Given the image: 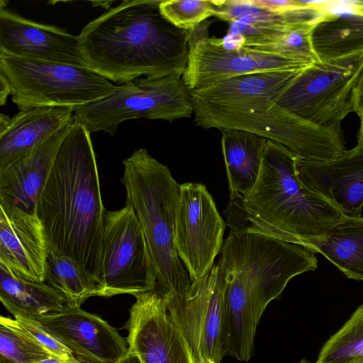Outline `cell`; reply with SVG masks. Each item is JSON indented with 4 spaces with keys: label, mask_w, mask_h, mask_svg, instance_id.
<instances>
[{
    "label": "cell",
    "mask_w": 363,
    "mask_h": 363,
    "mask_svg": "<svg viewBox=\"0 0 363 363\" xmlns=\"http://www.w3.org/2000/svg\"><path fill=\"white\" fill-rule=\"evenodd\" d=\"M352 112H354L359 119L357 146L363 149V69L352 90Z\"/></svg>",
    "instance_id": "cell-31"
},
{
    "label": "cell",
    "mask_w": 363,
    "mask_h": 363,
    "mask_svg": "<svg viewBox=\"0 0 363 363\" xmlns=\"http://www.w3.org/2000/svg\"><path fill=\"white\" fill-rule=\"evenodd\" d=\"M74 116L69 106H42L21 110L0 133V171L37 147Z\"/></svg>",
    "instance_id": "cell-19"
},
{
    "label": "cell",
    "mask_w": 363,
    "mask_h": 363,
    "mask_svg": "<svg viewBox=\"0 0 363 363\" xmlns=\"http://www.w3.org/2000/svg\"><path fill=\"white\" fill-rule=\"evenodd\" d=\"M267 95L216 106L191 101L194 121L205 128L249 131L277 142L307 161H328L345 150L340 127H324L290 113Z\"/></svg>",
    "instance_id": "cell-5"
},
{
    "label": "cell",
    "mask_w": 363,
    "mask_h": 363,
    "mask_svg": "<svg viewBox=\"0 0 363 363\" xmlns=\"http://www.w3.org/2000/svg\"><path fill=\"white\" fill-rule=\"evenodd\" d=\"M190 31L189 58L182 75L189 91L240 75L308 67L272 52L244 47L227 48L222 38L209 37L207 28L201 24Z\"/></svg>",
    "instance_id": "cell-12"
},
{
    "label": "cell",
    "mask_w": 363,
    "mask_h": 363,
    "mask_svg": "<svg viewBox=\"0 0 363 363\" xmlns=\"http://www.w3.org/2000/svg\"><path fill=\"white\" fill-rule=\"evenodd\" d=\"M0 72L10 83L19 110L42 106L73 108L104 98L116 89L86 67L19 57L0 52Z\"/></svg>",
    "instance_id": "cell-6"
},
{
    "label": "cell",
    "mask_w": 363,
    "mask_h": 363,
    "mask_svg": "<svg viewBox=\"0 0 363 363\" xmlns=\"http://www.w3.org/2000/svg\"><path fill=\"white\" fill-rule=\"evenodd\" d=\"M311 44L319 62L363 53V16L325 13L313 28Z\"/></svg>",
    "instance_id": "cell-23"
},
{
    "label": "cell",
    "mask_w": 363,
    "mask_h": 363,
    "mask_svg": "<svg viewBox=\"0 0 363 363\" xmlns=\"http://www.w3.org/2000/svg\"><path fill=\"white\" fill-rule=\"evenodd\" d=\"M225 227L203 184H179L174 243L191 281L202 277L214 266V259L223 248Z\"/></svg>",
    "instance_id": "cell-11"
},
{
    "label": "cell",
    "mask_w": 363,
    "mask_h": 363,
    "mask_svg": "<svg viewBox=\"0 0 363 363\" xmlns=\"http://www.w3.org/2000/svg\"><path fill=\"white\" fill-rule=\"evenodd\" d=\"M0 363H10V362H9L6 359L0 357Z\"/></svg>",
    "instance_id": "cell-38"
},
{
    "label": "cell",
    "mask_w": 363,
    "mask_h": 363,
    "mask_svg": "<svg viewBox=\"0 0 363 363\" xmlns=\"http://www.w3.org/2000/svg\"><path fill=\"white\" fill-rule=\"evenodd\" d=\"M73 116L43 143L0 171V206L35 214L38 201Z\"/></svg>",
    "instance_id": "cell-18"
},
{
    "label": "cell",
    "mask_w": 363,
    "mask_h": 363,
    "mask_svg": "<svg viewBox=\"0 0 363 363\" xmlns=\"http://www.w3.org/2000/svg\"><path fill=\"white\" fill-rule=\"evenodd\" d=\"M302 246L325 256L349 279L363 281V218L342 216L322 235Z\"/></svg>",
    "instance_id": "cell-21"
},
{
    "label": "cell",
    "mask_w": 363,
    "mask_h": 363,
    "mask_svg": "<svg viewBox=\"0 0 363 363\" xmlns=\"http://www.w3.org/2000/svg\"><path fill=\"white\" fill-rule=\"evenodd\" d=\"M296 157L284 145L267 139L257 180L240 200L248 223L243 226L301 245L324 234L343 215L302 183Z\"/></svg>",
    "instance_id": "cell-3"
},
{
    "label": "cell",
    "mask_w": 363,
    "mask_h": 363,
    "mask_svg": "<svg viewBox=\"0 0 363 363\" xmlns=\"http://www.w3.org/2000/svg\"><path fill=\"white\" fill-rule=\"evenodd\" d=\"M123 164L125 204L132 207L141 225L155 269L157 291L167 299L192 282L174 243L179 184L145 148L135 150Z\"/></svg>",
    "instance_id": "cell-4"
},
{
    "label": "cell",
    "mask_w": 363,
    "mask_h": 363,
    "mask_svg": "<svg viewBox=\"0 0 363 363\" xmlns=\"http://www.w3.org/2000/svg\"><path fill=\"white\" fill-rule=\"evenodd\" d=\"M38 363H83L74 357L69 358H62L57 357H50Z\"/></svg>",
    "instance_id": "cell-33"
},
{
    "label": "cell",
    "mask_w": 363,
    "mask_h": 363,
    "mask_svg": "<svg viewBox=\"0 0 363 363\" xmlns=\"http://www.w3.org/2000/svg\"><path fill=\"white\" fill-rule=\"evenodd\" d=\"M11 118L3 113L0 114V133L4 131L9 125Z\"/></svg>",
    "instance_id": "cell-35"
},
{
    "label": "cell",
    "mask_w": 363,
    "mask_h": 363,
    "mask_svg": "<svg viewBox=\"0 0 363 363\" xmlns=\"http://www.w3.org/2000/svg\"><path fill=\"white\" fill-rule=\"evenodd\" d=\"M194 108L182 76L141 77L117 86L111 94L74 108L77 121L90 133L113 136L119 125L132 119L172 122L190 118Z\"/></svg>",
    "instance_id": "cell-7"
},
{
    "label": "cell",
    "mask_w": 363,
    "mask_h": 363,
    "mask_svg": "<svg viewBox=\"0 0 363 363\" xmlns=\"http://www.w3.org/2000/svg\"><path fill=\"white\" fill-rule=\"evenodd\" d=\"M135 297L125 325L128 351L140 363H196L161 294L155 290Z\"/></svg>",
    "instance_id": "cell-13"
},
{
    "label": "cell",
    "mask_w": 363,
    "mask_h": 363,
    "mask_svg": "<svg viewBox=\"0 0 363 363\" xmlns=\"http://www.w3.org/2000/svg\"><path fill=\"white\" fill-rule=\"evenodd\" d=\"M303 69L234 77L189 91L190 99L205 105L223 106L258 96H278Z\"/></svg>",
    "instance_id": "cell-22"
},
{
    "label": "cell",
    "mask_w": 363,
    "mask_h": 363,
    "mask_svg": "<svg viewBox=\"0 0 363 363\" xmlns=\"http://www.w3.org/2000/svg\"><path fill=\"white\" fill-rule=\"evenodd\" d=\"M318 20L295 23L252 49L278 54L305 66L319 62L311 44V33Z\"/></svg>",
    "instance_id": "cell-27"
},
{
    "label": "cell",
    "mask_w": 363,
    "mask_h": 363,
    "mask_svg": "<svg viewBox=\"0 0 363 363\" xmlns=\"http://www.w3.org/2000/svg\"><path fill=\"white\" fill-rule=\"evenodd\" d=\"M12 91L9 82L6 77L0 72V104L4 106L6 103L7 97L11 95Z\"/></svg>",
    "instance_id": "cell-32"
},
{
    "label": "cell",
    "mask_w": 363,
    "mask_h": 363,
    "mask_svg": "<svg viewBox=\"0 0 363 363\" xmlns=\"http://www.w3.org/2000/svg\"><path fill=\"white\" fill-rule=\"evenodd\" d=\"M225 283L218 264L192 281L182 292L164 299L167 311L191 348L196 363L203 357L220 363Z\"/></svg>",
    "instance_id": "cell-10"
},
{
    "label": "cell",
    "mask_w": 363,
    "mask_h": 363,
    "mask_svg": "<svg viewBox=\"0 0 363 363\" xmlns=\"http://www.w3.org/2000/svg\"><path fill=\"white\" fill-rule=\"evenodd\" d=\"M0 300L13 315L38 318L61 310L63 296L45 282L21 278L0 264Z\"/></svg>",
    "instance_id": "cell-24"
},
{
    "label": "cell",
    "mask_w": 363,
    "mask_h": 363,
    "mask_svg": "<svg viewBox=\"0 0 363 363\" xmlns=\"http://www.w3.org/2000/svg\"><path fill=\"white\" fill-rule=\"evenodd\" d=\"M83 363H116L128 350L126 339L100 316L65 304L37 318Z\"/></svg>",
    "instance_id": "cell-14"
},
{
    "label": "cell",
    "mask_w": 363,
    "mask_h": 363,
    "mask_svg": "<svg viewBox=\"0 0 363 363\" xmlns=\"http://www.w3.org/2000/svg\"><path fill=\"white\" fill-rule=\"evenodd\" d=\"M222 152L231 201L242 199L252 190L259 174L267 139L238 129L221 130Z\"/></svg>",
    "instance_id": "cell-20"
},
{
    "label": "cell",
    "mask_w": 363,
    "mask_h": 363,
    "mask_svg": "<svg viewBox=\"0 0 363 363\" xmlns=\"http://www.w3.org/2000/svg\"><path fill=\"white\" fill-rule=\"evenodd\" d=\"M52 356L31 338L14 318L1 315V358L10 363H38Z\"/></svg>",
    "instance_id": "cell-28"
},
{
    "label": "cell",
    "mask_w": 363,
    "mask_h": 363,
    "mask_svg": "<svg viewBox=\"0 0 363 363\" xmlns=\"http://www.w3.org/2000/svg\"><path fill=\"white\" fill-rule=\"evenodd\" d=\"M157 290V277L141 225L132 207L106 211L96 296Z\"/></svg>",
    "instance_id": "cell-9"
},
{
    "label": "cell",
    "mask_w": 363,
    "mask_h": 363,
    "mask_svg": "<svg viewBox=\"0 0 363 363\" xmlns=\"http://www.w3.org/2000/svg\"><path fill=\"white\" fill-rule=\"evenodd\" d=\"M64 298L66 304L79 306L96 296L97 283L84 274L72 259L49 251L45 280Z\"/></svg>",
    "instance_id": "cell-25"
},
{
    "label": "cell",
    "mask_w": 363,
    "mask_h": 363,
    "mask_svg": "<svg viewBox=\"0 0 363 363\" xmlns=\"http://www.w3.org/2000/svg\"><path fill=\"white\" fill-rule=\"evenodd\" d=\"M200 363H217V362H214L213 360H212L209 358L203 357L201 359Z\"/></svg>",
    "instance_id": "cell-36"
},
{
    "label": "cell",
    "mask_w": 363,
    "mask_h": 363,
    "mask_svg": "<svg viewBox=\"0 0 363 363\" xmlns=\"http://www.w3.org/2000/svg\"><path fill=\"white\" fill-rule=\"evenodd\" d=\"M105 210L91 133L73 116L36 206L49 251L99 282Z\"/></svg>",
    "instance_id": "cell-1"
},
{
    "label": "cell",
    "mask_w": 363,
    "mask_h": 363,
    "mask_svg": "<svg viewBox=\"0 0 363 363\" xmlns=\"http://www.w3.org/2000/svg\"><path fill=\"white\" fill-rule=\"evenodd\" d=\"M363 359V304L323 345L313 363H350Z\"/></svg>",
    "instance_id": "cell-26"
},
{
    "label": "cell",
    "mask_w": 363,
    "mask_h": 363,
    "mask_svg": "<svg viewBox=\"0 0 363 363\" xmlns=\"http://www.w3.org/2000/svg\"><path fill=\"white\" fill-rule=\"evenodd\" d=\"M162 0L123 1L78 35L88 68L120 84L144 77L183 75L191 31L162 13Z\"/></svg>",
    "instance_id": "cell-2"
},
{
    "label": "cell",
    "mask_w": 363,
    "mask_h": 363,
    "mask_svg": "<svg viewBox=\"0 0 363 363\" xmlns=\"http://www.w3.org/2000/svg\"><path fill=\"white\" fill-rule=\"evenodd\" d=\"M220 0H162L163 16L175 26L193 30L205 19L215 16Z\"/></svg>",
    "instance_id": "cell-29"
},
{
    "label": "cell",
    "mask_w": 363,
    "mask_h": 363,
    "mask_svg": "<svg viewBox=\"0 0 363 363\" xmlns=\"http://www.w3.org/2000/svg\"><path fill=\"white\" fill-rule=\"evenodd\" d=\"M298 178L343 216L360 217L363 207V149L356 146L328 161H307L298 157Z\"/></svg>",
    "instance_id": "cell-16"
},
{
    "label": "cell",
    "mask_w": 363,
    "mask_h": 363,
    "mask_svg": "<svg viewBox=\"0 0 363 363\" xmlns=\"http://www.w3.org/2000/svg\"><path fill=\"white\" fill-rule=\"evenodd\" d=\"M49 247L36 213L0 206V264L27 280H45Z\"/></svg>",
    "instance_id": "cell-17"
},
{
    "label": "cell",
    "mask_w": 363,
    "mask_h": 363,
    "mask_svg": "<svg viewBox=\"0 0 363 363\" xmlns=\"http://www.w3.org/2000/svg\"><path fill=\"white\" fill-rule=\"evenodd\" d=\"M0 52L87 67L78 35L28 20L6 7H0Z\"/></svg>",
    "instance_id": "cell-15"
},
{
    "label": "cell",
    "mask_w": 363,
    "mask_h": 363,
    "mask_svg": "<svg viewBox=\"0 0 363 363\" xmlns=\"http://www.w3.org/2000/svg\"><path fill=\"white\" fill-rule=\"evenodd\" d=\"M116 363H140V362L135 355L128 350V352Z\"/></svg>",
    "instance_id": "cell-34"
},
{
    "label": "cell",
    "mask_w": 363,
    "mask_h": 363,
    "mask_svg": "<svg viewBox=\"0 0 363 363\" xmlns=\"http://www.w3.org/2000/svg\"><path fill=\"white\" fill-rule=\"evenodd\" d=\"M297 363H313V362H310L309 360L306 359H301L299 362H298Z\"/></svg>",
    "instance_id": "cell-37"
},
{
    "label": "cell",
    "mask_w": 363,
    "mask_h": 363,
    "mask_svg": "<svg viewBox=\"0 0 363 363\" xmlns=\"http://www.w3.org/2000/svg\"><path fill=\"white\" fill-rule=\"evenodd\" d=\"M362 69L363 53L317 62L301 70L274 103L317 125L340 127L352 112V90Z\"/></svg>",
    "instance_id": "cell-8"
},
{
    "label": "cell",
    "mask_w": 363,
    "mask_h": 363,
    "mask_svg": "<svg viewBox=\"0 0 363 363\" xmlns=\"http://www.w3.org/2000/svg\"><path fill=\"white\" fill-rule=\"evenodd\" d=\"M13 318L31 338L53 356L62 358L74 357L72 352L53 336L38 319L23 315H15Z\"/></svg>",
    "instance_id": "cell-30"
}]
</instances>
